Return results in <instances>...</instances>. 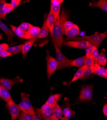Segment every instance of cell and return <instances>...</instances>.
Masks as SVG:
<instances>
[{
    "mask_svg": "<svg viewBox=\"0 0 107 120\" xmlns=\"http://www.w3.org/2000/svg\"><path fill=\"white\" fill-rule=\"evenodd\" d=\"M95 75H96L103 78H107V69L103 66H100L99 69L95 72Z\"/></svg>",
    "mask_w": 107,
    "mask_h": 120,
    "instance_id": "29",
    "label": "cell"
},
{
    "mask_svg": "<svg viewBox=\"0 0 107 120\" xmlns=\"http://www.w3.org/2000/svg\"><path fill=\"white\" fill-rule=\"evenodd\" d=\"M49 120H60V119H58L57 118H56V117H55L54 115H53L52 118Z\"/></svg>",
    "mask_w": 107,
    "mask_h": 120,
    "instance_id": "43",
    "label": "cell"
},
{
    "mask_svg": "<svg viewBox=\"0 0 107 120\" xmlns=\"http://www.w3.org/2000/svg\"><path fill=\"white\" fill-rule=\"evenodd\" d=\"M92 55L93 56V57L94 58L95 64L98 63V61L99 55H100L99 51V49H98V48L94 50V51L92 53Z\"/></svg>",
    "mask_w": 107,
    "mask_h": 120,
    "instance_id": "37",
    "label": "cell"
},
{
    "mask_svg": "<svg viewBox=\"0 0 107 120\" xmlns=\"http://www.w3.org/2000/svg\"><path fill=\"white\" fill-rule=\"evenodd\" d=\"M12 55L10 52H7L6 50L0 52V57H7L9 56H11Z\"/></svg>",
    "mask_w": 107,
    "mask_h": 120,
    "instance_id": "39",
    "label": "cell"
},
{
    "mask_svg": "<svg viewBox=\"0 0 107 120\" xmlns=\"http://www.w3.org/2000/svg\"><path fill=\"white\" fill-rule=\"evenodd\" d=\"M46 61H47V74L48 79H50L53 74L57 69L58 64L56 59L52 57L48 50L46 51Z\"/></svg>",
    "mask_w": 107,
    "mask_h": 120,
    "instance_id": "7",
    "label": "cell"
},
{
    "mask_svg": "<svg viewBox=\"0 0 107 120\" xmlns=\"http://www.w3.org/2000/svg\"><path fill=\"white\" fill-rule=\"evenodd\" d=\"M54 23H55L54 17L52 9H50V12L47 16L46 24L48 28V30H49V31L51 32V34L52 37V32H53V29Z\"/></svg>",
    "mask_w": 107,
    "mask_h": 120,
    "instance_id": "18",
    "label": "cell"
},
{
    "mask_svg": "<svg viewBox=\"0 0 107 120\" xmlns=\"http://www.w3.org/2000/svg\"><path fill=\"white\" fill-rule=\"evenodd\" d=\"M106 49L104 48L101 49V52L99 55L98 64L99 65L101 66H105L107 64V60L106 57Z\"/></svg>",
    "mask_w": 107,
    "mask_h": 120,
    "instance_id": "25",
    "label": "cell"
},
{
    "mask_svg": "<svg viewBox=\"0 0 107 120\" xmlns=\"http://www.w3.org/2000/svg\"><path fill=\"white\" fill-rule=\"evenodd\" d=\"M86 68H87L86 66H85V65H84L82 67H81L78 70V71L74 74L73 78L71 80V81L70 82L69 86L71 85V84L72 83H73V82L77 80L80 79L81 78V77H82V76L83 75L84 72L85 71V70Z\"/></svg>",
    "mask_w": 107,
    "mask_h": 120,
    "instance_id": "24",
    "label": "cell"
},
{
    "mask_svg": "<svg viewBox=\"0 0 107 120\" xmlns=\"http://www.w3.org/2000/svg\"><path fill=\"white\" fill-rule=\"evenodd\" d=\"M74 25V24L72 22H71L69 20H67L63 24V25L62 28L63 34H64V33L66 31L69 30L71 29L73 27Z\"/></svg>",
    "mask_w": 107,
    "mask_h": 120,
    "instance_id": "30",
    "label": "cell"
},
{
    "mask_svg": "<svg viewBox=\"0 0 107 120\" xmlns=\"http://www.w3.org/2000/svg\"><path fill=\"white\" fill-rule=\"evenodd\" d=\"M23 82V79L21 78L20 76H17L14 79L2 78L0 79V84L1 86L10 91L14 85L21 83Z\"/></svg>",
    "mask_w": 107,
    "mask_h": 120,
    "instance_id": "8",
    "label": "cell"
},
{
    "mask_svg": "<svg viewBox=\"0 0 107 120\" xmlns=\"http://www.w3.org/2000/svg\"><path fill=\"white\" fill-rule=\"evenodd\" d=\"M89 6L91 7H98L100 8L105 12H107V0H100L98 2L90 3Z\"/></svg>",
    "mask_w": 107,
    "mask_h": 120,
    "instance_id": "19",
    "label": "cell"
},
{
    "mask_svg": "<svg viewBox=\"0 0 107 120\" xmlns=\"http://www.w3.org/2000/svg\"><path fill=\"white\" fill-rule=\"evenodd\" d=\"M62 95H63L62 94H55L52 95L48 98L45 103L50 106H54L56 103H58V101H59Z\"/></svg>",
    "mask_w": 107,
    "mask_h": 120,
    "instance_id": "22",
    "label": "cell"
},
{
    "mask_svg": "<svg viewBox=\"0 0 107 120\" xmlns=\"http://www.w3.org/2000/svg\"><path fill=\"white\" fill-rule=\"evenodd\" d=\"M54 46L56 51V61L58 64L57 70H61L66 68L71 67L70 63L71 60L67 58L61 52L60 49L55 44Z\"/></svg>",
    "mask_w": 107,
    "mask_h": 120,
    "instance_id": "5",
    "label": "cell"
},
{
    "mask_svg": "<svg viewBox=\"0 0 107 120\" xmlns=\"http://www.w3.org/2000/svg\"><path fill=\"white\" fill-rule=\"evenodd\" d=\"M89 43L84 41H66L63 42V45L77 49H85Z\"/></svg>",
    "mask_w": 107,
    "mask_h": 120,
    "instance_id": "12",
    "label": "cell"
},
{
    "mask_svg": "<svg viewBox=\"0 0 107 120\" xmlns=\"http://www.w3.org/2000/svg\"><path fill=\"white\" fill-rule=\"evenodd\" d=\"M21 2V0H12L11 4L13 7L14 9H15L19 5Z\"/></svg>",
    "mask_w": 107,
    "mask_h": 120,
    "instance_id": "38",
    "label": "cell"
},
{
    "mask_svg": "<svg viewBox=\"0 0 107 120\" xmlns=\"http://www.w3.org/2000/svg\"><path fill=\"white\" fill-rule=\"evenodd\" d=\"M96 48H96L95 46L92 45L91 44H89L88 45H87V46L85 49L86 56L87 57V56L91 55L93 52Z\"/></svg>",
    "mask_w": 107,
    "mask_h": 120,
    "instance_id": "34",
    "label": "cell"
},
{
    "mask_svg": "<svg viewBox=\"0 0 107 120\" xmlns=\"http://www.w3.org/2000/svg\"><path fill=\"white\" fill-rule=\"evenodd\" d=\"M54 106L48 105L45 103L41 108L35 110V113L41 120H49L53 115Z\"/></svg>",
    "mask_w": 107,
    "mask_h": 120,
    "instance_id": "6",
    "label": "cell"
},
{
    "mask_svg": "<svg viewBox=\"0 0 107 120\" xmlns=\"http://www.w3.org/2000/svg\"><path fill=\"white\" fill-rule=\"evenodd\" d=\"M100 65H99L98 64H93L92 66L87 67L85 71L84 72L83 75L80 79L82 80H85L88 78L90 75L92 74H94L95 72L99 69Z\"/></svg>",
    "mask_w": 107,
    "mask_h": 120,
    "instance_id": "14",
    "label": "cell"
},
{
    "mask_svg": "<svg viewBox=\"0 0 107 120\" xmlns=\"http://www.w3.org/2000/svg\"><path fill=\"white\" fill-rule=\"evenodd\" d=\"M86 59V55H84L83 56L78 58L75 60H71V66L77 67H81L85 65V64Z\"/></svg>",
    "mask_w": 107,
    "mask_h": 120,
    "instance_id": "21",
    "label": "cell"
},
{
    "mask_svg": "<svg viewBox=\"0 0 107 120\" xmlns=\"http://www.w3.org/2000/svg\"><path fill=\"white\" fill-rule=\"evenodd\" d=\"M41 31V28L36 26H33L27 32L31 38H37Z\"/></svg>",
    "mask_w": 107,
    "mask_h": 120,
    "instance_id": "27",
    "label": "cell"
},
{
    "mask_svg": "<svg viewBox=\"0 0 107 120\" xmlns=\"http://www.w3.org/2000/svg\"><path fill=\"white\" fill-rule=\"evenodd\" d=\"M69 101L70 100L69 98H65L64 99V103L63 105L61 107L64 117L68 119L72 118L75 114V112L72 109Z\"/></svg>",
    "mask_w": 107,
    "mask_h": 120,
    "instance_id": "9",
    "label": "cell"
},
{
    "mask_svg": "<svg viewBox=\"0 0 107 120\" xmlns=\"http://www.w3.org/2000/svg\"><path fill=\"white\" fill-rule=\"evenodd\" d=\"M21 101L18 105L20 111L32 116L36 115L35 109L30 100V95L22 92L21 94Z\"/></svg>",
    "mask_w": 107,
    "mask_h": 120,
    "instance_id": "3",
    "label": "cell"
},
{
    "mask_svg": "<svg viewBox=\"0 0 107 120\" xmlns=\"http://www.w3.org/2000/svg\"><path fill=\"white\" fill-rule=\"evenodd\" d=\"M36 39L37 38H31L30 39H28L26 42L24 44L22 50L23 58L24 59H25L27 54L28 53V52L30 51V49L32 48Z\"/></svg>",
    "mask_w": 107,
    "mask_h": 120,
    "instance_id": "16",
    "label": "cell"
},
{
    "mask_svg": "<svg viewBox=\"0 0 107 120\" xmlns=\"http://www.w3.org/2000/svg\"><path fill=\"white\" fill-rule=\"evenodd\" d=\"M5 3V0H0V20L3 19L6 20L5 15L3 12V7Z\"/></svg>",
    "mask_w": 107,
    "mask_h": 120,
    "instance_id": "36",
    "label": "cell"
},
{
    "mask_svg": "<svg viewBox=\"0 0 107 120\" xmlns=\"http://www.w3.org/2000/svg\"><path fill=\"white\" fill-rule=\"evenodd\" d=\"M10 26L13 33L18 37L26 39H30L31 38L27 32H25L20 28H19L18 27L12 25H10Z\"/></svg>",
    "mask_w": 107,
    "mask_h": 120,
    "instance_id": "15",
    "label": "cell"
},
{
    "mask_svg": "<svg viewBox=\"0 0 107 120\" xmlns=\"http://www.w3.org/2000/svg\"><path fill=\"white\" fill-rule=\"evenodd\" d=\"M33 120H42L40 117L36 115L33 116Z\"/></svg>",
    "mask_w": 107,
    "mask_h": 120,
    "instance_id": "42",
    "label": "cell"
},
{
    "mask_svg": "<svg viewBox=\"0 0 107 120\" xmlns=\"http://www.w3.org/2000/svg\"><path fill=\"white\" fill-rule=\"evenodd\" d=\"M93 86L92 85H85L81 87L78 98L73 105L80 103L92 101Z\"/></svg>",
    "mask_w": 107,
    "mask_h": 120,
    "instance_id": "2",
    "label": "cell"
},
{
    "mask_svg": "<svg viewBox=\"0 0 107 120\" xmlns=\"http://www.w3.org/2000/svg\"><path fill=\"white\" fill-rule=\"evenodd\" d=\"M33 26V25L28 23H26V22H24L21 23L20 25L18 27L19 28H20V29H21L22 30L25 31V32H28L30 29Z\"/></svg>",
    "mask_w": 107,
    "mask_h": 120,
    "instance_id": "31",
    "label": "cell"
},
{
    "mask_svg": "<svg viewBox=\"0 0 107 120\" xmlns=\"http://www.w3.org/2000/svg\"><path fill=\"white\" fill-rule=\"evenodd\" d=\"M107 32L99 33H95L94 35L89 36H84L82 37H75L73 38H67L63 40L66 41H84L89 42V44L95 46L98 48L103 40L107 37Z\"/></svg>",
    "mask_w": 107,
    "mask_h": 120,
    "instance_id": "1",
    "label": "cell"
},
{
    "mask_svg": "<svg viewBox=\"0 0 107 120\" xmlns=\"http://www.w3.org/2000/svg\"><path fill=\"white\" fill-rule=\"evenodd\" d=\"M63 33L60 24L59 17H58L54 23L52 32V38L54 44L60 49L63 45Z\"/></svg>",
    "mask_w": 107,
    "mask_h": 120,
    "instance_id": "4",
    "label": "cell"
},
{
    "mask_svg": "<svg viewBox=\"0 0 107 120\" xmlns=\"http://www.w3.org/2000/svg\"><path fill=\"white\" fill-rule=\"evenodd\" d=\"M19 120H33V116L26 113L23 112H20L19 115Z\"/></svg>",
    "mask_w": 107,
    "mask_h": 120,
    "instance_id": "33",
    "label": "cell"
},
{
    "mask_svg": "<svg viewBox=\"0 0 107 120\" xmlns=\"http://www.w3.org/2000/svg\"><path fill=\"white\" fill-rule=\"evenodd\" d=\"M9 45L6 43H2L0 44V52L5 51L9 48Z\"/></svg>",
    "mask_w": 107,
    "mask_h": 120,
    "instance_id": "40",
    "label": "cell"
},
{
    "mask_svg": "<svg viewBox=\"0 0 107 120\" xmlns=\"http://www.w3.org/2000/svg\"><path fill=\"white\" fill-rule=\"evenodd\" d=\"M14 8L11 4L6 3L3 7V12L5 15L10 13L14 10Z\"/></svg>",
    "mask_w": 107,
    "mask_h": 120,
    "instance_id": "32",
    "label": "cell"
},
{
    "mask_svg": "<svg viewBox=\"0 0 107 120\" xmlns=\"http://www.w3.org/2000/svg\"></svg>",
    "mask_w": 107,
    "mask_h": 120,
    "instance_id": "46",
    "label": "cell"
},
{
    "mask_svg": "<svg viewBox=\"0 0 107 120\" xmlns=\"http://www.w3.org/2000/svg\"><path fill=\"white\" fill-rule=\"evenodd\" d=\"M79 33L80 31L78 26L74 24L73 27L69 30L66 31L64 34L68 37V38H73L76 37L77 36H78Z\"/></svg>",
    "mask_w": 107,
    "mask_h": 120,
    "instance_id": "20",
    "label": "cell"
},
{
    "mask_svg": "<svg viewBox=\"0 0 107 120\" xmlns=\"http://www.w3.org/2000/svg\"><path fill=\"white\" fill-rule=\"evenodd\" d=\"M6 107L10 113L12 120H16L20 113V109L18 105L13 100L6 103Z\"/></svg>",
    "mask_w": 107,
    "mask_h": 120,
    "instance_id": "10",
    "label": "cell"
},
{
    "mask_svg": "<svg viewBox=\"0 0 107 120\" xmlns=\"http://www.w3.org/2000/svg\"><path fill=\"white\" fill-rule=\"evenodd\" d=\"M0 98H2L4 101L6 103L13 100L10 94L9 91L3 86L2 87L1 91H0Z\"/></svg>",
    "mask_w": 107,
    "mask_h": 120,
    "instance_id": "23",
    "label": "cell"
},
{
    "mask_svg": "<svg viewBox=\"0 0 107 120\" xmlns=\"http://www.w3.org/2000/svg\"><path fill=\"white\" fill-rule=\"evenodd\" d=\"M48 14L47 13L45 14L44 17V21L43 24L42 25V27L41 28V31L40 33H39L37 37V38H44L48 36V33H49V30L46 24V21H47V18Z\"/></svg>",
    "mask_w": 107,
    "mask_h": 120,
    "instance_id": "17",
    "label": "cell"
},
{
    "mask_svg": "<svg viewBox=\"0 0 107 120\" xmlns=\"http://www.w3.org/2000/svg\"><path fill=\"white\" fill-rule=\"evenodd\" d=\"M0 28L8 37V41L12 42L15 37V34L13 33L11 29L9 28L2 20H0Z\"/></svg>",
    "mask_w": 107,
    "mask_h": 120,
    "instance_id": "13",
    "label": "cell"
},
{
    "mask_svg": "<svg viewBox=\"0 0 107 120\" xmlns=\"http://www.w3.org/2000/svg\"><path fill=\"white\" fill-rule=\"evenodd\" d=\"M94 64V60L92 54L86 57V59L85 64V66H86L87 67H89L92 66Z\"/></svg>",
    "mask_w": 107,
    "mask_h": 120,
    "instance_id": "35",
    "label": "cell"
},
{
    "mask_svg": "<svg viewBox=\"0 0 107 120\" xmlns=\"http://www.w3.org/2000/svg\"><path fill=\"white\" fill-rule=\"evenodd\" d=\"M2 86H1V84H0V91H1V89H2Z\"/></svg>",
    "mask_w": 107,
    "mask_h": 120,
    "instance_id": "45",
    "label": "cell"
},
{
    "mask_svg": "<svg viewBox=\"0 0 107 120\" xmlns=\"http://www.w3.org/2000/svg\"><path fill=\"white\" fill-rule=\"evenodd\" d=\"M60 120H69V119L65 117H62L61 119H60Z\"/></svg>",
    "mask_w": 107,
    "mask_h": 120,
    "instance_id": "44",
    "label": "cell"
},
{
    "mask_svg": "<svg viewBox=\"0 0 107 120\" xmlns=\"http://www.w3.org/2000/svg\"><path fill=\"white\" fill-rule=\"evenodd\" d=\"M63 115V112L61 106L58 103H56L53 108V115L58 119H60L62 117Z\"/></svg>",
    "mask_w": 107,
    "mask_h": 120,
    "instance_id": "28",
    "label": "cell"
},
{
    "mask_svg": "<svg viewBox=\"0 0 107 120\" xmlns=\"http://www.w3.org/2000/svg\"><path fill=\"white\" fill-rule=\"evenodd\" d=\"M24 44H22L17 46H13L11 47H9L6 51L9 52L12 55H15L16 54L22 52V48Z\"/></svg>",
    "mask_w": 107,
    "mask_h": 120,
    "instance_id": "26",
    "label": "cell"
},
{
    "mask_svg": "<svg viewBox=\"0 0 107 120\" xmlns=\"http://www.w3.org/2000/svg\"><path fill=\"white\" fill-rule=\"evenodd\" d=\"M63 2V0H52L51 1V9L54 17L55 22L59 16L61 5Z\"/></svg>",
    "mask_w": 107,
    "mask_h": 120,
    "instance_id": "11",
    "label": "cell"
},
{
    "mask_svg": "<svg viewBox=\"0 0 107 120\" xmlns=\"http://www.w3.org/2000/svg\"><path fill=\"white\" fill-rule=\"evenodd\" d=\"M103 113L104 114V115L107 117V104L106 103L104 106H103Z\"/></svg>",
    "mask_w": 107,
    "mask_h": 120,
    "instance_id": "41",
    "label": "cell"
}]
</instances>
